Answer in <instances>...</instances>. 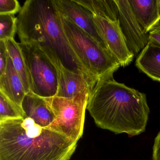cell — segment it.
<instances>
[{"mask_svg":"<svg viewBox=\"0 0 160 160\" xmlns=\"http://www.w3.org/2000/svg\"><path fill=\"white\" fill-rule=\"evenodd\" d=\"M87 109L99 128L129 137L145 132L150 113L146 94L117 82L113 77L97 82Z\"/></svg>","mask_w":160,"mask_h":160,"instance_id":"cell-1","label":"cell"},{"mask_svg":"<svg viewBox=\"0 0 160 160\" xmlns=\"http://www.w3.org/2000/svg\"><path fill=\"white\" fill-rule=\"evenodd\" d=\"M77 142L29 118L0 121V160H69Z\"/></svg>","mask_w":160,"mask_h":160,"instance_id":"cell-2","label":"cell"},{"mask_svg":"<svg viewBox=\"0 0 160 160\" xmlns=\"http://www.w3.org/2000/svg\"><path fill=\"white\" fill-rule=\"evenodd\" d=\"M17 18L20 42L49 48L67 69L95 77L87 71L71 47L53 0H28Z\"/></svg>","mask_w":160,"mask_h":160,"instance_id":"cell-3","label":"cell"},{"mask_svg":"<svg viewBox=\"0 0 160 160\" xmlns=\"http://www.w3.org/2000/svg\"><path fill=\"white\" fill-rule=\"evenodd\" d=\"M58 14L69 44L87 71L99 80L113 77L121 66L109 51L71 19Z\"/></svg>","mask_w":160,"mask_h":160,"instance_id":"cell-4","label":"cell"},{"mask_svg":"<svg viewBox=\"0 0 160 160\" xmlns=\"http://www.w3.org/2000/svg\"><path fill=\"white\" fill-rule=\"evenodd\" d=\"M91 92L88 91L72 98L55 96L45 98L55 117L54 121L46 128L78 142L83 136Z\"/></svg>","mask_w":160,"mask_h":160,"instance_id":"cell-5","label":"cell"},{"mask_svg":"<svg viewBox=\"0 0 160 160\" xmlns=\"http://www.w3.org/2000/svg\"><path fill=\"white\" fill-rule=\"evenodd\" d=\"M19 45L28 69L31 92L44 98L56 96L58 83L55 65L34 44L20 42Z\"/></svg>","mask_w":160,"mask_h":160,"instance_id":"cell-6","label":"cell"},{"mask_svg":"<svg viewBox=\"0 0 160 160\" xmlns=\"http://www.w3.org/2000/svg\"><path fill=\"white\" fill-rule=\"evenodd\" d=\"M40 49L46 55L57 69L58 86L56 96L72 98L88 91L92 92L99 81L95 77L67 69L59 58L51 50Z\"/></svg>","mask_w":160,"mask_h":160,"instance_id":"cell-7","label":"cell"},{"mask_svg":"<svg viewBox=\"0 0 160 160\" xmlns=\"http://www.w3.org/2000/svg\"><path fill=\"white\" fill-rule=\"evenodd\" d=\"M93 20L110 54L120 66L129 65L134 55L129 50L118 21H113L93 15Z\"/></svg>","mask_w":160,"mask_h":160,"instance_id":"cell-8","label":"cell"},{"mask_svg":"<svg viewBox=\"0 0 160 160\" xmlns=\"http://www.w3.org/2000/svg\"><path fill=\"white\" fill-rule=\"evenodd\" d=\"M118 8V22L129 50L137 56L149 42V33L142 29L128 0H115Z\"/></svg>","mask_w":160,"mask_h":160,"instance_id":"cell-9","label":"cell"},{"mask_svg":"<svg viewBox=\"0 0 160 160\" xmlns=\"http://www.w3.org/2000/svg\"><path fill=\"white\" fill-rule=\"evenodd\" d=\"M58 12L71 19L101 46L108 49L93 20V14L75 0H53Z\"/></svg>","mask_w":160,"mask_h":160,"instance_id":"cell-10","label":"cell"},{"mask_svg":"<svg viewBox=\"0 0 160 160\" xmlns=\"http://www.w3.org/2000/svg\"><path fill=\"white\" fill-rule=\"evenodd\" d=\"M0 92L22 107V102L27 93L9 54L6 69L0 75Z\"/></svg>","mask_w":160,"mask_h":160,"instance_id":"cell-11","label":"cell"},{"mask_svg":"<svg viewBox=\"0 0 160 160\" xmlns=\"http://www.w3.org/2000/svg\"><path fill=\"white\" fill-rule=\"evenodd\" d=\"M22 108L27 118L31 119L42 127H48L55 120L45 98L37 96L31 92L25 96Z\"/></svg>","mask_w":160,"mask_h":160,"instance_id":"cell-12","label":"cell"},{"mask_svg":"<svg viewBox=\"0 0 160 160\" xmlns=\"http://www.w3.org/2000/svg\"><path fill=\"white\" fill-rule=\"evenodd\" d=\"M136 66L152 80L160 82V45L149 40L138 54Z\"/></svg>","mask_w":160,"mask_h":160,"instance_id":"cell-13","label":"cell"},{"mask_svg":"<svg viewBox=\"0 0 160 160\" xmlns=\"http://www.w3.org/2000/svg\"><path fill=\"white\" fill-rule=\"evenodd\" d=\"M132 11L140 27L149 33L160 24L157 0H128Z\"/></svg>","mask_w":160,"mask_h":160,"instance_id":"cell-14","label":"cell"},{"mask_svg":"<svg viewBox=\"0 0 160 160\" xmlns=\"http://www.w3.org/2000/svg\"><path fill=\"white\" fill-rule=\"evenodd\" d=\"M94 15L118 21V8L115 0H75Z\"/></svg>","mask_w":160,"mask_h":160,"instance_id":"cell-15","label":"cell"},{"mask_svg":"<svg viewBox=\"0 0 160 160\" xmlns=\"http://www.w3.org/2000/svg\"><path fill=\"white\" fill-rule=\"evenodd\" d=\"M5 42L8 54L11 57L14 68L22 80L27 94L30 92L29 80L27 65L19 43L16 42L14 39H8Z\"/></svg>","mask_w":160,"mask_h":160,"instance_id":"cell-16","label":"cell"},{"mask_svg":"<svg viewBox=\"0 0 160 160\" xmlns=\"http://www.w3.org/2000/svg\"><path fill=\"white\" fill-rule=\"evenodd\" d=\"M27 118L21 107L0 92V121Z\"/></svg>","mask_w":160,"mask_h":160,"instance_id":"cell-17","label":"cell"},{"mask_svg":"<svg viewBox=\"0 0 160 160\" xmlns=\"http://www.w3.org/2000/svg\"><path fill=\"white\" fill-rule=\"evenodd\" d=\"M17 31V18L14 15H0V41L14 39Z\"/></svg>","mask_w":160,"mask_h":160,"instance_id":"cell-18","label":"cell"},{"mask_svg":"<svg viewBox=\"0 0 160 160\" xmlns=\"http://www.w3.org/2000/svg\"><path fill=\"white\" fill-rule=\"evenodd\" d=\"M21 8L17 0H0V15L19 13Z\"/></svg>","mask_w":160,"mask_h":160,"instance_id":"cell-19","label":"cell"},{"mask_svg":"<svg viewBox=\"0 0 160 160\" xmlns=\"http://www.w3.org/2000/svg\"><path fill=\"white\" fill-rule=\"evenodd\" d=\"M8 53L5 41H0V75L6 69Z\"/></svg>","mask_w":160,"mask_h":160,"instance_id":"cell-20","label":"cell"},{"mask_svg":"<svg viewBox=\"0 0 160 160\" xmlns=\"http://www.w3.org/2000/svg\"><path fill=\"white\" fill-rule=\"evenodd\" d=\"M152 160H160V131L154 138L152 147Z\"/></svg>","mask_w":160,"mask_h":160,"instance_id":"cell-21","label":"cell"},{"mask_svg":"<svg viewBox=\"0 0 160 160\" xmlns=\"http://www.w3.org/2000/svg\"><path fill=\"white\" fill-rule=\"evenodd\" d=\"M149 40L160 45V23L149 33Z\"/></svg>","mask_w":160,"mask_h":160,"instance_id":"cell-22","label":"cell"},{"mask_svg":"<svg viewBox=\"0 0 160 160\" xmlns=\"http://www.w3.org/2000/svg\"><path fill=\"white\" fill-rule=\"evenodd\" d=\"M157 10H158V16L160 19V0H157Z\"/></svg>","mask_w":160,"mask_h":160,"instance_id":"cell-23","label":"cell"}]
</instances>
